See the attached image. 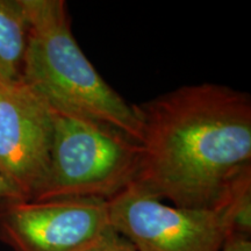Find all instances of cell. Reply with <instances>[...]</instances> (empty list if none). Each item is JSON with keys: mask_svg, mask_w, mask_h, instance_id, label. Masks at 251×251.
Returning <instances> with one entry per match:
<instances>
[{"mask_svg": "<svg viewBox=\"0 0 251 251\" xmlns=\"http://www.w3.org/2000/svg\"><path fill=\"white\" fill-rule=\"evenodd\" d=\"M142 137L134 185L181 208L212 209L251 187V98L219 84L135 105Z\"/></svg>", "mask_w": 251, "mask_h": 251, "instance_id": "1", "label": "cell"}, {"mask_svg": "<svg viewBox=\"0 0 251 251\" xmlns=\"http://www.w3.org/2000/svg\"><path fill=\"white\" fill-rule=\"evenodd\" d=\"M29 40L23 83L50 107L117 129L140 143L142 127L130 105L106 83L81 51L63 0H23Z\"/></svg>", "mask_w": 251, "mask_h": 251, "instance_id": "2", "label": "cell"}, {"mask_svg": "<svg viewBox=\"0 0 251 251\" xmlns=\"http://www.w3.org/2000/svg\"><path fill=\"white\" fill-rule=\"evenodd\" d=\"M50 108L54 131L48 170L31 200H109L134 183L140 143L99 122Z\"/></svg>", "mask_w": 251, "mask_h": 251, "instance_id": "3", "label": "cell"}, {"mask_svg": "<svg viewBox=\"0 0 251 251\" xmlns=\"http://www.w3.org/2000/svg\"><path fill=\"white\" fill-rule=\"evenodd\" d=\"M249 197L251 187L218 208H181L131 184L107 200V208L115 233L137 251H221L238 208Z\"/></svg>", "mask_w": 251, "mask_h": 251, "instance_id": "4", "label": "cell"}, {"mask_svg": "<svg viewBox=\"0 0 251 251\" xmlns=\"http://www.w3.org/2000/svg\"><path fill=\"white\" fill-rule=\"evenodd\" d=\"M117 234L107 200H25L0 208V242L13 251H94Z\"/></svg>", "mask_w": 251, "mask_h": 251, "instance_id": "5", "label": "cell"}, {"mask_svg": "<svg viewBox=\"0 0 251 251\" xmlns=\"http://www.w3.org/2000/svg\"><path fill=\"white\" fill-rule=\"evenodd\" d=\"M54 131L50 106L26 84L0 83V174L31 200L47 175Z\"/></svg>", "mask_w": 251, "mask_h": 251, "instance_id": "6", "label": "cell"}, {"mask_svg": "<svg viewBox=\"0 0 251 251\" xmlns=\"http://www.w3.org/2000/svg\"><path fill=\"white\" fill-rule=\"evenodd\" d=\"M29 23L23 0H0V83H21Z\"/></svg>", "mask_w": 251, "mask_h": 251, "instance_id": "7", "label": "cell"}, {"mask_svg": "<svg viewBox=\"0 0 251 251\" xmlns=\"http://www.w3.org/2000/svg\"><path fill=\"white\" fill-rule=\"evenodd\" d=\"M25 200H27V198L21 193V191L0 174V208Z\"/></svg>", "mask_w": 251, "mask_h": 251, "instance_id": "8", "label": "cell"}, {"mask_svg": "<svg viewBox=\"0 0 251 251\" xmlns=\"http://www.w3.org/2000/svg\"><path fill=\"white\" fill-rule=\"evenodd\" d=\"M221 251H251L250 235L231 231L225 241Z\"/></svg>", "mask_w": 251, "mask_h": 251, "instance_id": "9", "label": "cell"}, {"mask_svg": "<svg viewBox=\"0 0 251 251\" xmlns=\"http://www.w3.org/2000/svg\"><path fill=\"white\" fill-rule=\"evenodd\" d=\"M94 251H137V249L125 237L115 234L114 236L109 238L107 242H105L101 247H99Z\"/></svg>", "mask_w": 251, "mask_h": 251, "instance_id": "10", "label": "cell"}]
</instances>
